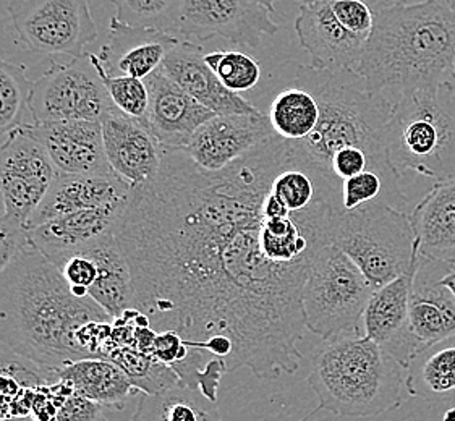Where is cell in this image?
Returning a JSON list of instances; mask_svg holds the SVG:
<instances>
[{
  "label": "cell",
  "instance_id": "33",
  "mask_svg": "<svg viewBox=\"0 0 455 421\" xmlns=\"http://www.w3.org/2000/svg\"><path fill=\"white\" fill-rule=\"evenodd\" d=\"M92 62L98 68L100 80L108 88L114 106L128 117L141 120L146 123V115H148V107H149V92H148L145 80L125 76V75L112 76L104 70L100 55L92 52Z\"/></svg>",
  "mask_w": 455,
  "mask_h": 421
},
{
  "label": "cell",
  "instance_id": "38",
  "mask_svg": "<svg viewBox=\"0 0 455 421\" xmlns=\"http://www.w3.org/2000/svg\"><path fill=\"white\" fill-rule=\"evenodd\" d=\"M439 282L447 287L455 297V265H447L446 271L439 277Z\"/></svg>",
  "mask_w": 455,
  "mask_h": 421
},
{
  "label": "cell",
  "instance_id": "7",
  "mask_svg": "<svg viewBox=\"0 0 455 421\" xmlns=\"http://www.w3.org/2000/svg\"><path fill=\"white\" fill-rule=\"evenodd\" d=\"M373 292V285L342 250L323 248L301 290L307 330L324 340L362 336L360 326Z\"/></svg>",
  "mask_w": 455,
  "mask_h": 421
},
{
  "label": "cell",
  "instance_id": "18",
  "mask_svg": "<svg viewBox=\"0 0 455 421\" xmlns=\"http://www.w3.org/2000/svg\"><path fill=\"white\" fill-rule=\"evenodd\" d=\"M149 92L146 123L161 147L183 149L196 130L216 114L196 101L163 70L145 80Z\"/></svg>",
  "mask_w": 455,
  "mask_h": 421
},
{
  "label": "cell",
  "instance_id": "12",
  "mask_svg": "<svg viewBox=\"0 0 455 421\" xmlns=\"http://www.w3.org/2000/svg\"><path fill=\"white\" fill-rule=\"evenodd\" d=\"M277 31L271 12L255 0H183L177 27V35L193 43L220 37L243 47H258Z\"/></svg>",
  "mask_w": 455,
  "mask_h": 421
},
{
  "label": "cell",
  "instance_id": "4",
  "mask_svg": "<svg viewBox=\"0 0 455 421\" xmlns=\"http://www.w3.org/2000/svg\"><path fill=\"white\" fill-rule=\"evenodd\" d=\"M403 368L397 360L364 336H339L324 340L311 360L308 385L318 407L308 421L328 410L347 418H374L402 403Z\"/></svg>",
  "mask_w": 455,
  "mask_h": 421
},
{
  "label": "cell",
  "instance_id": "30",
  "mask_svg": "<svg viewBox=\"0 0 455 421\" xmlns=\"http://www.w3.org/2000/svg\"><path fill=\"white\" fill-rule=\"evenodd\" d=\"M106 358L117 363L138 391H143L145 394H157L180 385L172 368L137 348L109 347L106 350Z\"/></svg>",
  "mask_w": 455,
  "mask_h": 421
},
{
  "label": "cell",
  "instance_id": "26",
  "mask_svg": "<svg viewBox=\"0 0 455 421\" xmlns=\"http://www.w3.org/2000/svg\"><path fill=\"white\" fill-rule=\"evenodd\" d=\"M405 369L411 397L433 403L455 401V336L421 348Z\"/></svg>",
  "mask_w": 455,
  "mask_h": 421
},
{
  "label": "cell",
  "instance_id": "19",
  "mask_svg": "<svg viewBox=\"0 0 455 421\" xmlns=\"http://www.w3.org/2000/svg\"><path fill=\"white\" fill-rule=\"evenodd\" d=\"M182 39L153 28L130 27L116 17L110 19L109 41L100 47L104 70L112 76L146 80L161 70L165 57Z\"/></svg>",
  "mask_w": 455,
  "mask_h": 421
},
{
  "label": "cell",
  "instance_id": "23",
  "mask_svg": "<svg viewBox=\"0 0 455 421\" xmlns=\"http://www.w3.org/2000/svg\"><path fill=\"white\" fill-rule=\"evenodd\" d=\"M421 257L455 265V177L433 185L410 214Z\"/></svg>",
  "mask_w": 455,
  "mask_h": 421
},
{
  "label": "cell",
  "instance_id": "39",
  "mask_svg": "<svg viewBox=\"0 0 455 421\" xmlns=\"http://www.w3.org/2000/svg\"><path fill=\"white\" fill-rule=\"evenodd\" d=\"M5 216H7V204H5V198L0 190V219H4Z\"/></svg>",
  "mask_w": 455,
  "mask_h": 421
},
{
  "label": "cell",
  "instance_id": "15",
  "mask_svg": "<svg viewBox=\"0 0 455 421\" xmlns=\"http://www.w3.org/2000/svg\"><path fill=\"white\" fill-rule=\"evenodd\" d=\"M21 129L39 141L55 169L65 175L110 174L100 122H33ZM114 174V172H112Z\"/></svg>",
  "mask_w": 455,
  "mask_h": 421
},
{
  "label": "cell",
  "instance_id": "6",
  "mask_svg": "<svg viewBox=\"0 0 455 421\" xmlns=\"http://www.w3.org/2000/svg\"><path fill=\"white\" fill-rule=\"evenodd\" d=\"M331 240L360 267L374 289L409 273L419 257L410 214L387 203L336 210Z\"/></svg>",
  "mask_w": 455,
  "mask_h": 421
},
{
  "label": "cell",
  "instance_id": "5",
  "mask_svg": "<svg viewBox=\"0 0 455 421\" xmlns=\"http://www.w3.org/2000/svg\"><path fill=\"white\" fill-rule=\"evenodd\" d=\"M399 174L417 172L435 182L455 177V82L403 92L384 130Z\"/></svg>",
  "mask_w": 455,
  "mask_h": 421
},
{
  "label": "cell",
  "instance_id": "43",
  "mask_svg": "<svg viewBox=\"0 0 455 421\" xmlns=\"http://www.w3.org/2000/svg\"><path fill=\"white\" fill-rule=\"evenodd\" d=\"M452 76H454V82H455V57H454V72H452Z\"/></svg>",
  "mask_w": 455,
  "mask_h": 421
},
{
  "label": "cell",
  "instance_id": "40",
  "mask_svg": "<svg viewBox=\"0 0 455 421\" xmlns=\"http://www.w3.org/2000/svg\"><path fill=\"white\" fill-rule=\"evenodd\" d=\"M255 2H258V4H261V5H264V7L269 10L271 13H274V12H275V9H274V4H275L277 0H255Z\"/></svg>",
  "mask_w": 455,
  "mask_h": 421
},
{
  "label": "cell",
  "instance_id": "14",
  "mask_svg": "<svg viewBox=\"0 0 455 421\" xmlns=\"http://www.w3.org/2000/svg\"><path fill=\"white\" fill-rule=\"evenodd\" d=\"M269 119L263 112L214 115L204 122L183 151L201 169L218 172L271 138Z\"/></svg>",
  "mask_w": 455,
  "mask_h": 421
},
{
  "label": "cell",
  "instance_id": "16",
  "mask_svg": "<svg viewBox=\"0 0 455 421\" xmlns=\"http://www.w3.org/2000/svg\"><path fill=\"white\" fill-rule=\"evenodd\" d=\"M128 203L130 200L96 210H75L43 222L27 230L28 243L59 267L100 238L116 234Z\"/></svg>",
  "mask_w": 455,
  "mask_h": 421
},
{
  "label": "cell",
  "instance_id": "3",
  "mask_svg": "<svg viewBox=\"0 0 455 421\" xmlns=\"http://www.w3.org/2000/svg\"><path fill=\"white\" fill-rule=\"evenodd\" d=\"M455 10L425 0L374 13V28L355 74L373 92H403L454 80Z\"/></svg>",
  "mask_w": 455,
  "mask_h": 421
},
{
  "label": "cell",
  "instance_id": "27",
  "mask_svg": "<svg viewBox=\"0 0 455 421\" xmlns=\"http://www.w3.org/2000/svg\"><path fill=\"white\" fill-rule=\"evenodd\" d=\"M132 421H222L218 402H212L198 389L177 385L140 399Z\"/></svg>",
  "mask_w": 455,
  "mask_h": 421
},
{
  "label": "cell",
  "instance_id": "21",
  "mask_svg": "<svg viewBox=\"0 0 455 421\" xmlns=\"http://www.w3.org/2000/svg\"><path fill=\"white\" fill-rule=\"evenodd\" d=\"M161 70L183 91L188 92L216 115L259 112L253 102L248 101L238 92L230 91L219 82L218 76L204 60V49L193 41L182 39L173 47L165 57Z\"/></svg>",
  "mask_w": 455,
  "mask_h": 421
},
{
  "label": "cell",
  "instance_id": "2",
  "mask_svg": "<svg viewBox=\"0 0 455 421\" xmlns=\"http://www.w3.org/2000/svg\"><path fill=\"white\" fill-rule=\"evenodd\" d=\"M114 318L28 243L0 274V344L44 369L104 357Z\"/></svg>",
  "mask_w": 455,
  "mask_h": 421
},
{
  "label": "cell",
  "instance_id": "25",
  "mask_svg": "<svg viewBox=\"0 0 455 421\" xmlns=\"http://www.w3.org/2000/svg\"><path fill=\"white\" fill-rule=\"evenodd\" d=\"M54 373L55 377L68 381L76 393L92 402L116 410H124L130 397L140 393L124 369L109 358H82Z\"/></svg>",
  "mask_w": 455,
  "mask_h": 421
},
{
  "label": "cell",
  "instance_id": "13",
  "mask_svg": "<svg viewBox=\"0 0 455 421\" xmlns=\"http://www.w3.org/2000/svg\"><path fill=\"white\" fill-rule=\"evenodd\" d=\"M417 266L419 259L409 273L374 289L362 320L364 338L378 344L403 369L423 348L410 330L409 320L410 292Z\"/></svg>",
  "mask_w": 455,
  "mask_h": 421
},
{
  "label": "cell",
  "instance_id": "32",
  "mask_svg": "<svg viewBox=\"0 0 455 421\" xmlns=\"http://www.w3.org/2000/svg\"><path fill=\"white\" fill-rule=\"evenodd\" d=\"M204 60L219 82L234 92L251 91L261 80V67L251 55L240 51L204 52Z\"/></svg>",
  "mask_w": 455,
  "mask_h": 421
},
{
  "label": "cell",
  "instance_id": "36",
  "mask_svg": "<svg viewBox=\"0 0 455 421\" xmlns=\"http://www.w3.org/2000/svg\"><path fill=\"white\" fill-rule=\"evenodd\" d=\"M28 245L27 229L15 220L0 219V274Z\"/></svg>",
  "mask_w": 455,
  "mask_h": 421
},
{
  "label": "cell",
  "instance_id": "10",
  "mask_svg": "<svg viewBox=\"0 0 455 421\" xmlns=\"http://www.w3.org/2000/svg\"><path fill=\"white\" fill-rule=\"evenodd\" d=\"M117 109L92 62V52L73 57L67 64L52 62L33 83L29 112L35 122L102 119Z\"/></svg>",
  "mask_w": 455,
  "mask_h": 421
},
{
  "label": "cell",
  "instance_id": "24",
  "mask_svg": "<svg viewBox=\"0 0 455 421\" xmlns=\"http://www.w3.org/2000/svg\"><path fill=\"white\" fill-rule=\"evenodd\" d=\"M83 253L98 266V277L90 289L92 300L114 320L135 308L132 271L116 234L100 238Z\"/></svg>",
  "mask_w": 455,
  "mask_h": 421
},
{
  "label": "cell",
  "instance_id": "9",
  "mask_svg": "<svg viewBox=\"0 0 455 421\" xmlns=\"http://www.w3.org/2000/svg\"><path fill=\"white\" fill-rule=\"evenodd\" d=\"M7 10L31 54L80 57L100 35L88 0H10Z\"/></svg>",
  "mask_w": 455,
  "mask_h": 421
},
{
  "label": "cell",
  "instance_id": "29",
  "mask_svg": "<svg viewBox=\"0 0 455 421\" xmlns=\"http://www.w3.org/2000/svg\"><path fill=\"white\" fill-rule=\"evenodd\" d=\"M31 90L27 67L12 64L0 55V139L25 125Z\"/></svg>",
  "mask_w": 455,
  "mask_h": 421
},
{
  "label": "cell",
  "instance_id": "8",
  "mask_svg": "<svg viewBox=\"0 0 455 421\" xmlns=\"http://www.w3.org/2000/svg\"><path fill=\"white\" fill-rule=\"evenodd\" d=\"M374 28V12L364 0H319L301 5L295 33L321 70L355 72Z\"/></svg>",
  "mask_w": 455,
  "mask_h": 421
},
{
  "label": "cell",
  "instance_id": "11",
  "mask_svg": "<svg viewBox=\"0 0 455 421\" xmlns=\"http://www.w3.org/2000/svg\"><path fill=\"white\" fill-rule=\"evenodd\" d=\"M59 171L44 147L25 130L12 131L0 143V190L9 219L27 229L28 220L46 198Z\"/></svg>",
  "mask_w": 455,
  "mask_h": 421
},
{
  "label": "cell",
  "instance_id": "17",
  "mask_svg": "<svg viewBox=\"0 0 455 421\" xmlns=\"http://www.w3.org/2000/svg\"><path fill=\"white\" fill-rule=\"evenodd\" d=\"M100 127L110 171L133 190L151 182L161 169L164 147L148 123L114 109Z\"/></svg>",
  "mask_w": 455,
  "mask_h": 421
},
{
  "label": "cell",
  "instance_id": "41",
  "mask_svg": "<svg viewBox=\"0 0 455 421\" xmlns=\"http://www.w3.org/2000/svg\"><path fill=\"white\" fill-rule=\"evenodd\" d=\"M443 421H455V407H452V409H449V410H446V413H444V417H443Z\"/></svg>",
  "mask_w": 455,
  "mask_h": 421
},
{
  "label": "cell",
  "instance_id": "42",
  "mask_svg": "<svg viewBox=\"0 0 455 421\" xmlns=\"http://www.w3.org/2000/svg\"><path fill=\"white\" fill-rule=\"evenodd\" d=\"M293 2H299L301 5H307V4H313V2H319V0H293Z\"/></svg>",
  "mask_w": 455,
  "mask_h": 421
},
{
  "label": "cell",
  "instance_id": "28",
  "mask_svg": "<svg viewBox=\"0 0 455 421\" xmlns=\"http://www.w3.org/2000/svg\"><path fill=\"white\" fill-rule=\"evenodd\" d=\"M267 119L277 137L285 141H299L318 123V99L308 88L293 83L274 96Z\"/></svg>",
  "mask_w": 455,
  "mask_h": 421
},
{
  "label": "cell",
  "instance_id": "35",
  "mask_svg": "<svg viewBox=\"0 0 455 421\" xmlns=\"http://www.w3.org/2000/svg\"><path fill=\"white\" fill-rule=\"evenodd\" d=\"M59 269L76 297H90V289L98 277V266L92 258L86 253L73 255Z\"/></svg>",
  "mask_w": 455,
  "mask_h": 421
},
{
  "label": "cell",
  "instance_id": "1",
  "mask_svg": "<svg viewBox=\"0 0 455 421\" xmlns=\"http://www.w3.org/2000/svg\"><path fill=\"white\" fill-rule=\"evenodd\" d=\"M289 156L275 133L218 172L164 147L116 230L151 326L264 381L300 367L301 290L336 214L328 200L293 210L274 190Z\"/></svg>",
  "mask_w": 455,
  "mask_h": 421
},
{
  "label": "cell",
  "instance_id": "37",
  "mask_svg": "<svg viewBox=\"0 0 455 421\" xmlns=\"http://www.w3.org/2000/svg\"><path fill=\"white\" fill-rule=\"evenodd\" d=\"M374 13L381 12V10L392 9V7H401V5H413V4H419L425 0H364Z\"/></svg>",
  "mask_w": 455,
  "mask_h": 421
},
{
  "label": "cell",
  "instance_id": "44",
  "mask_svg": "<svg viewBox=\"0 0 455 421\" xmlns=\"http://www.w3.org/2000/svg\"><path fill=\"white\" fill-rule=\"evenodd\" d=\"M451 4H452V7H454L455 10V0H451Z\"/></svg>",
  "mask_w": 455,
  "mask_h": 421
},
{
  "label": "cell",
  "instance_id": "22",
  "mask_svg": "<svg viewBox=\"0 0 455 421\" xmlns=\"http://www.w3.org/2000/svg\"><path fill=\"white\" fill-rule=\"evenodd\" d=\"M132 193L133 188L112 172L90 175H65L59 172L46 198L37 206L31 219L28 220L27 230L75 210H96L116 203L128 202Z\"/></svg>",
  "mask_w": 455,
  "mask_h": 421
},
{
  "label": "cell",
  "instance_id": "31",
  "mask_svg": "<svg viewBox=\"0 0 455 421\" xmlns=\"http://www.w3.org/2000/svg\"><path fill=\"white\" fill-rule=\"evenodd\" d=\"M116 19L130 27L177 33L183 0H112Z\"/></svg>",
  "mask_w": 455,
  "mask_h": 421
},
{
  "label": "cell",
  "instance_id": "20",
  "mask_svg": "<svg viewBox=\"0 0 455 421\" xmlns=\"http://www.w3.org/2000/svg\"><path fill=\"white\" fill-rule=\"evenodd\" d=\"M449 263L419 258L410 292V330L421 347L455 336V297L439 282Z\"/></svg>",
  "mask_w": 455,
  "mask_h": 421
},
{
  "label": "cell",
  "instance_id": "34",
  "mask_svg": "<svg viewBox=\"0 0 455 421\" xmlns=\"http://www.w3.org/2000/svg\"><path fill=\"white\" fill-rule=\"evenodd\" d=\"M49 387L57 405L55 421H108L100 410L102 405L76 393L68 381L55 377L49 381Z\"/></svg>",
  "mask_w": 455,
  "mask_h": 421
}]
</instances>
